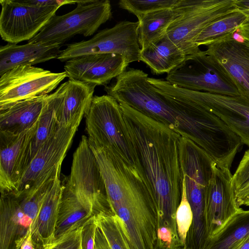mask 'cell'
<instances>
[{
    "mask_svg": "<svg viewBox=\"0 0 249 249\" xmlns=\"http://www.w3.org/2000/svg\"><path fill=\"white\" fill-rule=\"evenodd\" d=\"M20 1L23 3L36 6H59L66 4L76 3L77 0H22Z\"/></svg>",
    "mask_w": 249,
    "mask_h": 249,
    "instance_id": "34",
    "label": "cell"
},
{
    "mask_svg": "<svg viewBox=\"0 0 249 249\" xmlns=\"http://www.w3.org/2000/svg\"><path fill=\"white\" fill-rule=\"evenodd\" d=\"M200 51L186 55L180 65L167 73L165 80L172 85L190 90L239 96L234 86L203 61Z\"/></svg>",
    "mask_w": 249,
    "mask_h": 249,
    "instance_id": "16",
    "label": "cell"
},
{
    "mask_svg": "<svg viewBox=\"0 0 249 249\" xmlns=\"http://www.w3.org/2000/svg\"><path fill=\"white\" fill-rule=\"evenodd\" d=\"M247 20L246 15L237 9L227 16L206 27L198 36L195 43L198 46L206 45L213 39L227 33L236 31Z\"/></svg>",
    "mask_w": 249,
    "mask_h": 249,
    "instance_id": "28",
    "label": "cell"
},
{
    "mask_svg": "<svg viewBox=\"0 0 249 249\" xmlns=\"http://www.w3.org/2000/svg\"><path fill=\"white\" fill-rule=\"evenodd\" d=\"M186 55L167 36L141 49V61L155 74L169 73L180 65Z\"/></svg>",
    "mask_w": 249,
    "mask_h": 249,
    "instance_id": "23",
    "label": "cell"
},
{
    "mask_svg": "<svg viewBox=\"0 0 249 249\" xmlns=\"http://www.w3.org/2000/svg\"><path fill=\"white\" fill-rule=\"evenodd\" d=\"M37 124L38 122L31 128L19 134L0 132V194H15L18 190L31 160Z\"/></svg>",
    "mask_w": 249,
    "mask_h": 249,
    "instance_id": "14",
    "label": "cell"
},
{
    "mask_svg": "<svg viewBox=\"0 0 249 249\" xmlns=\"http://www.w3.org/2000/svg\"><path fill=\"white\" fill-rule=\"evenodd\" d=\"M81 227L70 230L42 249H82Z\"/></svg>",
    "mask_w": 249,
    "mask_h": 249,
    "instance_id": "31",
    "label": "cell"
},
{
    "mask_svg": "<svg viewBox=\"0 0 249 249\" xmlns=\"http://www.w3.org/2000/svg\"><path fill=\"white\" fill-rule=\"evenodd\" d=\"M235 4L237 9L242 11L249 19V0H235Z\"/></svg>",
    "mask_w": 249,
    "mask_h": 249,
    "instance_id": "38",
    "label": "cell"
},
{
    "mask_svg": "<svg viewBox=\"0 0 249 249\" xmlns=\"http://www.w3.org/2000/svg\"><path fill=\"white\" fill-rule=\"evenodd\" d=\"M180 154L186 197L192 213H202L205 194L212 175L214 161L201 148L182 137Z\"/></svg>",
    "mask_w": 249,
    "mask_h": 249,
    "instance_id": "15",
    "label": "cell"
},
{
    "mask_svg": "<svg viewBox=\"0 0 249 249\" xmlns=\"http://www.w3.org/2000/svg\"><path fill=\"white\" fill-rule=\"evenodd\" d=\"M139 25L138 21H120L111 28L100 31L88 40L67 44L57 59L66 62L91 54L115 53L124 56L128 64L141 61Z\"/></svg>",
    "mask_w": 249,
    "mask_h": 249,
    "instance_id": "9",
    "label": "cell"
},
{
    "mask_svg": "<svg viewBox=\"0 0 249 249\" xmlns=\"http://www.w3.org/2000/svg\"><path fill=\"white\" fill-rule=\"evenodd\" d=\"M85 117L89 142L138 173L132 142L119 103L107 94L94 96Z\"/></svg>",
    "mask_w": 249,
    "mask_h": 249,
    "instance_id": "3",
    "label": "cell"
},
{
    "mask_svg": "<svg viewBox=\"0 0 249 249\" xmlns=\"http://www.w3.org/2000/svg\"><path fill=\"white\" fill-rule=\"evenodd\" d=\"M90 146L99 165L111 211L120 219L127 236L155 242L157 210L138 174L103 148Z\"/></svg>",
    "mask_w": 249,
    "mask_h": 249,
    "instance_id": "2",
    "label": "cell"
},
{
    "mask_svg": "<svg viewBox=\"0 0 249 249\" xmlns=\"http://www.w3.org/2000/svg\"><path fill=\"white\" fill-rule=\"evenodd\" d=\"M71 11L52 17L28 42L62 44L74 36H90L112 17L108 0H77Z\"/></svg>",
    "mask_w": 249,
    "mask_h": 249,
    "instance_id": "5",
    "label": "cell"
},
{
    "mask_svg": "<svg viewBox=\"0 0 249 249\" xmlns=\"http://www.w3.org/2000/svg\"><path fill=\"white\" fill-rule=\"evenodd\" d=\"M0 111L21 101L43 96L68 75L31 65L14 68L0 76Z\"/></svg>",
    "mask_w": 249,
    "mask_h": 249,
    "instance_id": "11",
    "label": "cell"
},
{
    "mask_svg": "<svg viewBox=\"0 0 249 249\" xmlns=\"http://www.w3.org/2000/svg\"><path fill=\"white\" fill-rule=\"evenodd\" d=\"M249 235V210L234 215L209 239L204 249H232Z\"/></svg>",
    "mask_w": 249,
    "mask_h": 249,
    "instance_id": "25",
    "label": "cell"
},
{
    "mask_svg": "<svg viewBox=\"0 0 249 249\" xmlns=\"http://www.w3.org/2000/svg\"><path fill=\"white\" fill-rule=\"evenodd\" d=\"M131 140L139 176L155 205L158 228L179 239L176 214L181 200L183 174L181 136L167 125L118 102Z\"/></svg>",
    "mask_w": 249,
    "mask_h": 249,
    "instance_id": "1",
    "label": "cell"
},
{
    "mask_svg": "<svg viewBox=\"0 0 249 249\" xmlns=\"http://www.w3.org/2000/svg\"><path fill=\"white\" fill-rule=\"evenodd\" d=\"M95 218L110 249H132L117 215L111 211L101 212Z\"/></svg>",
    "mask_w": 249,
    "mask_h": 249,
    "instance_id": "27",
    "label": "cell"
},
{
    "mask_svg": "<svg viewBox=\"0 0 249 249\" xmlns=\"http://www.w3.org/2000/svg\"><path fill=\"white\" fill-rule=\"evenodd\" d=\"M237 202L239 206H249V184L242 190L235 193Z\"/></svg>",
    "mask_w": 249,
    "mask_h": 249,
    "instance_id": "35",
    "label": "cell"
},
{
    "mask_svg": "<svg viewBox=\"0 0 249 249\" xmlns=\"http://www.w3.org/2000/svg\"><path fill=\"white\" fill-rule=\"evenodd\" d=\"M97 228L95 216L89 219L82 226V249H95V236Z\"/></svg>",
    "mask_w": 249,
    "mask_h": 249,
    "instance_id": "33",
    "label": "cell"
},
{
    "mask_svg": "<svg viewBox=\"0 0 249 249\" xmlns=\"http://www.w3.org/2000/svg\"><path fill=\"white\" fill-rule=\"evenodd\" d=\"M61 44L28 42L24 45L8 43L0 48V76L22 65L33 66L57 58Z\"/></svg>",
    "mask_w": 249,
    "mask_h": 249,
    "instance_id": "20",
    "label": "cell"
},
{
    "mask_svg": "<svg viewBox=\"0 0 249 249\" xmlns=\"http://www.w3.org/2000/svg\"><path fill=\"white\" fill-rule=\"evenodd\" d=\"M128 65L121 54L96 53L69 60L64 68L70 80L106 86L126 71Z\"/></svg>",
    "mask_w": 249,
    "mask_h": 249,
    "instance_id": "17",
    "label": "cell"
},
{
    "mask_svg": "<svg viewBox=\"0 0 249 249\" xmlns=\"http://www.w3.org/2000/svg\"><path fill=\"white\" fill-rule=\"evenodd\" d=\"M96 85L69 79L61 84L58 92V116L60 126L68 124L75 118L85 116Z\"/></svg>",
    "mask_w": 249,
    "mask_h": 249,
    "instance_id": "21",
    "label": "cell"
},
{
    "mask_svg": "<svg viewBox=\"0 0 249 249\" xmlns=\"http://www.w3.org/2000/svg\"><path fill=\"white\" fill-rule=\"evenodd\" d=\"M164 94L196 104L219 117L249 147V102L231 96L190 90L167 81L161 85Z\"/></svg>",
    "mask_w": 249,
    "mask_h": 249,
    "instance_id": "7",
    "label": "cell"
},
{
    "mask_svg": "<svg viewBox=\"0 0 249 249\" xmlns=\"http://www.w3.org/2000/svg\"><path fill=\"white\" fill-rule=\"evenodd\" d=\"M0 194V249H20L34 221L24 213L16 195Z\"/></svg>",
    "mask_w": 249,
    "mask_h": 249,
    "instance_id": "18",
    "label": "cell"
},
{
    "mask_svg": "<svg viewBox=\"0 0 249 249\" xmlns=\"http://www.w3.org/2000/svg\"><path fill=\"white\" fill-rule=\"evenodd\" d=\"M178 0H121L118 5L121 9L135 15L138 19L148 13L174 8Z\"/></svg>",
    "mask_w": 249,
    "mask_h": 249,
    "instance_id": "29",
    "label": "cell"
},
{
    "mask_svg": "<svg viewBox=\"0 0 249 249\" xmlns=\"http://www.w3.org/2000/svg\"><path fill=\"white\" fill-rule=\"evenodd\" d=\"M58 116V92L46 96L32 144V158L42 144L60 127Z\"/></svg>",
    "mask_w": 249,
    "mask_h": 249,
    "instance_id": "26",
    "label": "cell"
},
{
    "mask_svg": "<svg viewBox=\"0 0 249 249\" xmlns=\"http://www.w3.org/2000/svg\"><path fill=\"white\" fill-rule=\"evenodd\" d=\"M20 249H35L32 238L31 230L29 231L28 234Z\"/></svg>",
    "mask_w": 249,
    "mask_h": 249,
    "instance_id": "39",
    "label": "cell"
},
{
    "mask_svg": "<svg viewBox=\"0 0 249 249\" xmlns=\"http://www.w3.org/2000/svg\"><path fill=\"white\" fill-rule=\"evenodd\" d=\"M236 32L241 38L249 43V19L238 28Z\"/></svg>",
    "mask_w": 249,
    "mask_h": 249,
    "instance_id": "37",
    "label": "cell"
},
{
    "mask_svg": "<svg viewBox=\"0 0 249 249\" xmlns=\"http://www.w3.org/2000/svg\"><path fill=\"white\" fill-rule=\"evenodd\" d=\"M83 117L61 126L42 144L32 158L18 190L13 194L19 196L36 188L56 174Z\"/></svg>",
    "mask_w": 249,
    "mask_h": 249,
    "instance_id": "10",
    "label": "cell"
},
{
    "mask_svg": "<svg viewBox=\"0 0 249 249\" xmlns=\"http://www.w3.org/2000/svg\"><path fill=\"white\" fill-rule=\"evenodd\" d=\"M0 3L1 37L16 44L35 36L60 7L32 6L15 0H0Z\"/></svg>",
    "mask_w": 249,
    "mask_h": 249,
    "instance_id": "13",
    "label": "cell"
},
{
    "mask_svg": "<svg viewBox=\"0 0 249 249\" xmlns=\"http://www.w3.org/2000/svg\"><path fill=\"white\" fill-rule=\"evenodd\" d=\"M154 249H171L156 243Z\"/></svg>",
    "mask_w": 249,
    "mask_h": 249,
    "instance_id": "41",
    "label": "cell"
},
{
    "mask_svg": "<svg viewBox=\"0 0 249 249\" xmlns=\"http://www.w3.org/2000/svg\"><path fill=\"white\" fill-rule=\"evenodd\" d=\"M206 46V50L199 52L203 61L249 102V43L238 39L236 31L217 37Z\"/></svg>",
    "mask_w": 249,
    "mask_h": 249,
    "instance_id": "6",
    "label": "cell"
},
{
    "mask_svg": "<svg viewBox=\"0 0 249 249\" xmlns=\"http://www.w3.org/2000/svg\"><path fill=\"white\" fill-rule=\"evenodd\" d=\"M232 183L235 193L249 184V149L245 151L232 175Z\"/></svg>",
    "mask_w": 249,
    "mask_h": 249,
    "instance_id": "32",
    "label": "cell"
},
{
    "mask_svg": "<svg viewBox=\"0 0 249 249\" xmlns=\"http://www.w3.org/2000/svg\"><path fill=\"white\" fill-rule=\"evenodd\" d=\"M95 249H110L103 233L98 227L95 232Z\"/></svg>",
    "mask_w": 249,
    "mask_h": 249,
    "instance_id": "36",
    "label": "cell"
},
{
    "mask_svg": "<svg viewBox=\"0 0 249 249\" xmlns=\"http://www.w3.org/2000/svg\"><path fill=\"white\" fill-rule=\"evenodd\" d=\"M177 249H185L184 248H183V247H180V248H178Z\"/></svg>",
    "mask_w": 249,
    "mask_h": 249,
    "instance_id": "42",
    "label": "cell"
},
{
    "mask_svg": "<svg viewBox=\"0 0 249 249\" xmlns=\"http://www.w3.org/2000/svg\"><path fill=\"white\" fill-rule=\"evenodd\" d=\"M173 8L178 16L166 35L186 55L200 51L195 40L206 27L237 9L235 0H178Z\"/></svg>",
    "mask_w": 249,
    "mask_h": 249,
    "instance_id": "4",
    "label": "cell"
},
{
    "mask_svg": "<svg viewBox=\"0 0 249 249\" xmlns=\"http://www.w3.org/2000/svg\"><path fill=\"white\" fill-rule=\"evenodd\" d=\"M46 96L21 101L0 111V132L17 134L31 128L38 121Z\"/></svg>",
    "mask_w": 249,
    "mask_h": 249,
    "instance_id": "22",
    "label": "cell"
},
{
    "mask_svg": "<svg viewBox=\"0 0 249 249\" xmlns=\"http://www.w3.org/2000/svg\"><path fill=\"white\" fill-rule=\"evenodd\" d=\"M65 187L96 214L111 211L105 185L88 138L82 136L73 153Z\"/></svg>",
    "mask_w": 249,
    "mask_h": 249,
    "instance_id": "8",
    "label": "cell"
},
{
    "mask_svg": "<svg viewBox=\"0 0 249 249\" xmlns=\"http://www.w3.org/2000/svg\"><path fill=\"white\" fill-rule=\"evenodd\" d=\"M211 178L204 197V214L207 241L236 213L238 205L230 168L213 164Z\"/></svg>",
    "mask_w": 249,
    "mask_h": 249,
    "instance_id": "12",
    "label": "cell"
},
{
    "mask_svg": "<svg viewBox=\"0 0 249 249\" xmlns=\"http://www.w3.org/2000/svg\"><path fill=\"white\" fill-rule=\"evenodd\" d=\"M178 16V13L174 8L166 9L148 13L138 19L141 49L147 48L165 36L169 27Z\"/></svg>",
    "mask_w": 249,
    "mask_h": 249,
    "instance_id": "24",
    "label": "cell"
},
{
    "mask_svg": "<svg viewBox=\"0 0 249 249\" xmlns=\"http://www.w3.org/2000/svg\"><path fill=\"white\" fill-rule=\"evenodd\" d=\"M176 221L178 237L184 248L187 233L192 223L193 214L186 197L184 180L181 200L176 212Z\"/></svg>",
    "mask_w": 249,
    "mask_h": 249,
    "instance_id": "30",
    "label": "cell"
},
{
    "mask_svg": "<svg viewBox=\"0 0 249 249\" xmlns=\"http://www.w3.org/2000/svg\"><path fill=\"white\" fill-rule=\"evenodd\" d=\"M61 169L47 193L33 223L31 234L35 249H42L55 239V231L59 215L64 185L60 180Z\"/></svg>",
    "mask_w": 249,
    "mask_h": 249,
    "instance_id": "19",
    "label": "cell"
},
{
    "mask_svg": "<svg viewBox=\"0 0 249 249\" xmlns=\"http://www.w3.org/2000/svg\"><path fill=\"white\" fill-rule=\"evenodd\" d=\"M232 249H249V235Z\"/></svg>",
    "mask_w": 249,
    "mask_h": 249,
    "instance_id": "40",
    "label": "cell"
}]
</instances>
